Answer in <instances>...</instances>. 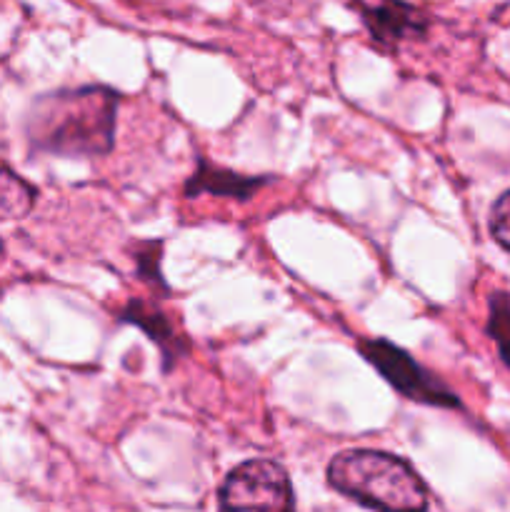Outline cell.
I'll return each instance as SVG.
<instances>
[{"label":"cell","instance_id":"1","mask_svg":"<svg viewBox=\"0 0 510 512\" xmlns=\"http://www.w3.org/2000/svg\"><path fill=\"white\" fill-rule=\"evenodd\" d=\"M118 90L108 85L58 90L35 100L28 115V140L35 150L63 158L108 155L115 145Z\"/></svg>","mask_w":510,"mask_h":512},{"label":"cell","instance_id":"2","mask_svg":"<svg viewBox=\"0 0 510 512\" xmlns=\"http://www.w3.org/2000/svg\"><path fill=\"white\" fill-rule=\"evenodd\" d=\"M335 493L370 510H425L428 485L405 458L383 450H343L325 470Z\"/></svg>","mask_w":510,"mask_h":512},{"label":"cell","instance_id":"3","mask_svg":"<svg viewBox=\"0 0 510 512\" xmlns=\"http://www.w3.org/2000/svg\"><path fill=\"white\" fill-rule=\"evenodd\" d=\"M358 353L368 365L378 370L380 378L413 403L430 405V408H460V398L453 388L443 383L435 373L418 363L400 345L385 338H360Z\"/></svg>","mask_w":510,"mask_h":512},{"label":"cell","instance_id":"4","mask_svg":"<svg viewBox=\"0 0 510 512\" xmlns=\"http://www.w3.org/2000/svg\"><path fill=\"white\" fill-rule=\"evenodd\" d=\"M223 510H293L295 493L288 473L275 460H245L228 473L218 490Z\"/></svg>","mask_w":510,"mask_h":512},{"label":"cell","instance_id":"5","mask_svg":"<svg viewBox=\"0 0 510 512\" xmlns=\"http://www.w3.org/2000/svg\"><path fill=\"white\" fill-rule=\"evenodd\" d=\"M378 48L398 50L403 43L425 38L430 18L408 0H350Z\"/></svg>","mask_w":510,"mask_h":512},{"label":"cell","instance_id":"6","mask_svg":"<svg viewBox=\"0 0 510 512\" xmlns=\"http://www.w3.org/2000/svg\"><path fill=\"white\" fill-rule=\"evenodd\" d=\"M115 318H118V323L135 325V328H140L148 335L150 343H155V348L163 355V370H173V365H178V360L190 355L193 343H190L188 335L180 333L175 328L173 318L160 305H155L153 300L130 298L115 313Z\"/></svg>","mask_w":510,"mask_h":512},{"label":"cell","instance_id":"7","mask_svg":"<svg viewBox=\"0 0 510 512\" xmlns=\"http://www.w3.org/2000/svg\"><path fill=\"white\" fill-rule=\"evenodd\" d=\"M270 183H273V175H243L238 170L213 163L205 155H198L193 175L183 185V195L185 198L215 195V198H233L245 203V200L255 198V193Z\"/></svg>","mask_w":510,"mask_h":512},{"label":"cell","instance_id":"8","mask_svg":"<svg viewBox=\"0 0 510 512\" xmlns=\"http://www.w3.org/2000/svg\"><path fill=\"white\" fill-rule=\"evenodd\" d=\"M38 190L0 163V220H15L30 213Z\"/></svg>","mask_w":510,"mask_h":512},{"label":"cell","instance_id":"9","mask_svg":"<svg viewBox=\"0 0 510 512\" xmlns=\"http://www.w3.org/2000/svg\"><path fill=\"white\" fill-rule=\"evenodd\" d=\"M130 255L135 260L138 280H143L150 290L168 298L170 285L165 283L163 270H160V263H163V240H140V243L133 245V253Z\"/></svg>","mask_w":510,"mask_h":512},{"label":"cell","instance_id":"10","mask_svg":"<svg viewBox=\"0 0 510 512\" xmlns=\"http://www.w3.org/2000/svg\"><path fill=\"white\" fill-rule=\"evenodd\" d=\"M490 338L498 345L500 360L510 370V295L493 293L488 300V325H485Z\"/></svg>","mask_w":510,"mask_h":512},{"label":"cell","instance_id":"11","mask_svg":"<svg viewBox=\"0 0 510 512\" xmlns=\"http://www.w3.org/2000/svg\"><path fill=\"white\" fill-rule=\"evenodd\" d=\"M490 235L500 248L510 250V190L500 195L490 210Z\"/></svg>","mask_w":510,"mask_h":512},{"label":"cell","instance_id":"12","mask_svg":"<svg viewBox=\"0 0 510 512\" xmlns=\"http://www.w3.org/2000/svg\"><path fill=\"white\" fill-rule=\"evenodd\" d=\"M0 250H3V243H0Z\"/></svg>","mask_w":510,"mask_h":512}]
</instances>
